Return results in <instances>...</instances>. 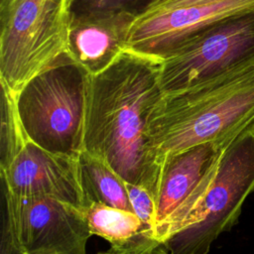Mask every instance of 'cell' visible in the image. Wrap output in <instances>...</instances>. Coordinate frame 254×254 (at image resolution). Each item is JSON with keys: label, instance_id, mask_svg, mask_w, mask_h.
<instances>
[{"label": "cell", "instance_id": "4", "mask_svg": "<svg viewBox=\"0 0 254 254\" xmlns=\"http://www.w3.org/2000/svg\"><path fill=\"white\" fill-rule=\"evenodd\" d=\"M69 0H0V83L17 93L66 54Z\"/></svg>", "mask_w": 254, "mask_h": 254}, {"label": "cell", "instance_id": "5", "mask_svg": "<svg viewBox=\"0 0 254 254\" xmlns=\"http://www.w3.org/2000/svg\"><path fill=\"white\" fill-rule=\"evenodd\" d=\"M254 190V123L224 150L216 175L186 228L167 240L169 254H207L214 240L237 222Z\"/></svg>", "mask_w": 254, "mask_h": 254}, {"label": "cell", "instance_id": "15", "mask_svg": "<svg viewBox=\"0 0 254 254\" xmlns=\"http://www.w3.org/2000/svg\"><path fill=\"white\" fill-rule=\"evenodd\" d=\"M164 0H69L70 14L124 11L137 17L147 13Z\"/></svg>", "mask_w": 254, "mask_h": 254}, {"label": "cell", "instance_id": "3", "mask_svg": "<svg viewBox=\"0 0 254 254\" xmlns=\"http://www.w3.org/2000/svg\"><path fill=\"white\" fill-rule=\"evenodd\" d=\"M89 74L66 54L15 93L29 141L57 155L78 159L84 150Z\"/></svg>", "mask_w": 254, "mask_h": 254}, {"label": "cell", "instance_id": "18", "mask_svg": "<svg viewBox=\"0 0 254 254\" xmlns=\"http://www.w3.org/2000/svg\"><path fill=\"white\" fill-rule=\"evenodd\" d=\"M96 254H113V253H111V252H98Z\"/></svg>", "mask_w": 254, "mask_h": 254}, {"label": "cell", "instance_id": "10", "mask_svg": "<svg viewBox=\"0 0 254 254\" xmlns=\"http://www.w3.org/2000/svg\"><path fill=\"white\" fill-rule=\"evenodd\" d=\"M0 173L2 185L17 196L54 197L79 209L85 205L77 160L53 154L32 141Z\"/></svg>", "mask_w": 254, "mask_h": 254}, {"label": "cell", "instance_id": "11", "mask_svg": "<svg viewBox=\"0 0 254 254\" xmlns=\"http://www.w3.org/2000/svg\"><path fill=\"white\" fill-rule=\"evenodd\" d=\"M136 18L124 11L70 14L66 55L88 74L101 72L127 49Z\"/></svg>", "mask_w": 254, "mask_h": 254}, {"label": "cell", "instance_id": "12", "mask_svg": "<svg viewBox=\"0 0 254 254\" xmlns=\"http://www.w3.org/2000/svg\"><path fill=\"white\" fill-rule=\"evenodd\" d=\"M92 235L110 243L113 254H169L166 242L157 238L134 213L98 203L81 208Z\"/></svg>", "mask_w": 254, "mask_h": 254}, {"label": "cell", "instance_id": "6", "mask_svg": "<svg viewBox=\"0 0 254 254\" xmlns=\"http://www.w3.org/2000/svg\"><path fill=\"white\" fill-rule=\"evenodd\" d=\"M2 189V254H86L92 234L81 209L54 197L17 196Z\"/></svg>", "mask_w": 254, "mask_h": 254}, {"label": "cell", "instance_id": "9", "mask_svg": "<svg viewBox=\"0 0 254 254\" xmlns=\"http://www.w3.org/2000/svg\"><path fill=\"white\" fill-rule=\"evenodd\" d=\"M250 11H254V0L155 8L136 18L127 49L164 59L217 22Z\"/></svg>", "mask_w": 254, "mask_h": 254}, {"label": "cell", "instance_id": "16", "mask_svg": "<svg viewBox=\"0 0 254 254\" xmlns=\"http://www.w3.org/2000/svg\"><path fill=\"white\" fill-rule=\"evenodd\" d=\"M126 186L134 213L139 217L142 224L156 235V203L154 196L142 187L129 183Z\"/></svg>", "mask_w": 254, "mask_h": 254}, {"label": "cell", "instance_id": "2", "mask_svg": "<svg viewBox=\"0 0 254 254\" xmlns=\"http://www.w3.org/2000/svg\"><path fill=\"white\" fill-rule=\"evenodd\" d=\"M254 123V59L199 84L164 94L148 121L161 163L196 144L235 137Z\"/></svg>", "mask_w": 254, "mask_h": 254}, {"label": "cell", "instance_id": "7", "mask_svg": "<svg viewBox=\"0 0 254 254\" xmlns=\"http://www.w3.org/2000/svg\"><path fill=\"white\" fill-rule=\"evenodd\" d=\"M254 59V11L223 19L162 59L160 84L174 93Z\"/></svg>", "mask_w": 254, "mask_h": 254}, {"label": "cell", "instance_id": "14", "mask_svg": "<svg viewBox=\"0 0 254 254\" xmlns=\"http://www.w3.org/2000/svg\"><path fill=\"white\" fill-rule=\"evenodd\" d=\"M28 138L21 124L15 100V93L1 83V131L0 170L9 167L24 148Z\"/></svg>", "mask_w": 254, "mask_h": 254}, {"label": "cell", "instance_id": "8", "mask_svg": "<svg viewBox=\"0 0 254 254\" xmlns=\"http://www.w3.org/2000/svg\"><path fill=\"white\" fill-rule=\"evenodd\" d=\"M233 138L196 144L165 157L155 196L156 236L160 240L167 243L188 226Z\"/></svg>", "mask_w": 254, "mask_h": 254}, {"label": "cell", "instance_id": "13", "mask_svg": "<svg viewBox=\"0 0 254 254\" xmlns=\"http://www.w3.org/2000/svg\"><path fill=\"white\" fill-rule=\"evenodd\" d=\"M85 205L98 203L134 212L126 182L105 162L82 151L77 159Z\"/></svg>", "mask_w": 254, "mask_h": 254}, {"label": "cell", "instance_id": "1", "mask_svg": "<svg viewBox=\"0 0 254 254\" xmlns=\"http://www.w3.org/2000/svg\"><path fill=\"white\" fill-rule=\"evenodd\" d=\"M162 59L126 49L104 70L89 74L84 151L126 183L156 196L163 164L148 136L149 117L164 95Z\"/></svg>", "mask_w": 254, "mask_h": 254}, {"label": "cell", "instance_id": "17", "mask_svg": "<svg viewBox=\"0 0 254 254\" xmlns=\"http://www.w3.org/2000/svg\"><path fill=\"white\" fill-rule=\"evenodd\" d=\"M221 1H225V0H164L155 8H175V7L207 4V3H214V2H221Z\"/></svg>", "mask_w": 254, "mask_h": 254}]
</instances>
